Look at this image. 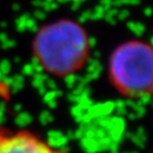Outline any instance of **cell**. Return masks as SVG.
Returning <instances> with one entry per match:
<instances>
[{
    "label": "cell",
    "mask_w": 153,
    "mask_h": 153,
    "mask_svg": "<svg viewBox=\"0 0 153 153\" xmlns=\"http://www.w3.org/2000/svg\"><path fill=\"white\" fill-rule=\"evenodd\" d=\"M0 153H69L27 128L0 126Z\"/></svg>",
    "instance_id": "3957f363"
},
{
    "label": "cell",
    "mask_w": 153,
    "mask_h": 153,
    "mask_svg": "<svg viewBox=\"0 0 153 153\" xmlns=\"http://www.w3.org/2000/svg\"><path fill=\"white\" fill-rule=\"evenodd\" d=\"M91 53L90 36L79 23L61 18L42 25L32 41V55L50 76L65 78L82 71Z\"/></svg>",
    "instance_id": "6da1fadb"
},
{
    "label": "cell",
    "mask_w": 153,
    "mask_h": 153,
    "mask_svg": "<svg viewBox=\"0 0 153 153\" xmlns=\"http://www.w3.org/2000/svg\"><path fill=\"white\" fill-rule=\"evenodd\" d=\"M107 76L123 98H150L153 95V44L143 40L118 44L109 57Z\"/></svg>",
    "instance_id": "7a4b0ae2"
}]
</instances>
